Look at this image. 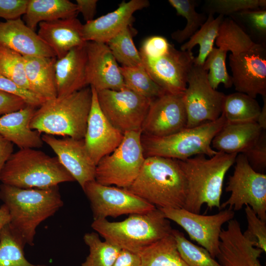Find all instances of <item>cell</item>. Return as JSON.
<instances>
[{"mask_svg": "<svg viewBox=\"0 0 266 266\" xmlns=\"http://www.w3.org/2000/svg\"><path fill=\"white\" fill-rule=\"evenodd\" d=\"M87 59L86 44L57 59L55 70L57 97L69 95L87 86Z\"/></svg>", "mask_w": 266, "mask_h": 266, "instance_id": "obj_24", "label": "cell"}, {"mask_svg": "<svg viewBox=\"0 0 266 266\" xmlns=\"http://www.w3.org/2000/svg\"><path fill=\"white\" fill-rule=\"evenodd\" d=\"M76 3L68 0H29L23 21L35 31L42 22L76 17Z\"/></svg>", "mask_w": 266, "mask_h": 266, "instance_id": "obj_28", "label": "cell"}, {"mask_svg": "<svg viewBox=\"0 0 266 266\" xmlns=\"http://www.w3.org/2000/svg\"><path fill=\"white\" fill-rule=\"evenodd\" d=\"M141 130L124 133L123 139L117 148L97 164L96 182L125 189L132 184L145 159L141 143Z\"/></svg>", "mask_w": 266, "mask_h": 266, "instance_id": "obj_9", "label": "cell"}, {"mask_svg": "<svg viewBox=\"0 0 266 266\" xmlns=\"http://www.w3.org/2000/svg\"><path fill=\"white\" fill-rule=\"evenodd\" d=\"M127 189L158 208H182L186 182L177 160L150 157Z\"/></svg>", "mask_w": 266, "mask_h": 266, "instance_id": "obj_4", "label": "cell"}, {"mask_svg": "<svg viewBox=\"0 0 266 266\" xmlns=\"http://www.w3.org/2000/svg\"><path fill=\"white\" fill-rule=\"evenodd\" d=\"M227 52L214 47L209 54L202 67L208 71L207 79L211 86L216 90L220 83L226 88L233 86L232 77L227 71L226 59Z\"/></svg>", "mask_w": 266, "mask_h": 266, "instance_id": "obj_39", "label": "cell"}, {"mask_svg": "<svg viewBox=\"0 0 266 266\" xmlns=\"http://www.w3.org/2000/svg\"><path fill=\"white\" fill-rule=\"evenodd\" d=\"M100 108L109 122L123 134L141 130L152 100L125 88L97 91Z\"/></svg>", "mask_w": 266, "mask_h": 266, "instance_id": "obj_12", "label": "cell"}, {"mask_svg": "<svg viewBox=\"0 0 266 266\" xmlns=\"http://www.w3.org/2000/svg\"><path fill=\"white\" fill-rule=\"evenodd\" d=\"M263 130L257 122H226L213 138L211 147L217 152L243 154L257 141Z\"/></svg>", "mask_w": 266, "mask_h": 266, "instance_id": "obj_26", "label": "cell"}, {"mask_svg": "<svg viewBox=\"0 0 266 266\" xmlns=\"http://www.w3.org/2000/svg\"><path fill=\"white\" fill-rule=\"evenodd\" d=\"M237 155L217 152L209 158L199 155L177 160L186 182L183 208L199 214L206 204L210 209H220L225 175L234 164Z\"/></svg>", "mask_w": 266, "mask_h": 266, "instance_id": "obj_3", "label": "cell"}, {"mask_svg": "<svg viewBox=\"0 0 266 266\" xmlns=\"http://www.w3.org/2000/svg\"><path fill=\"white\" fill-rule=\"evenodd\" d=\"M11 217L9 210L4 204L0 206V233L2 229L10 223Z\"/></svg>", "mask_w": 266, "mask_h": 266, "instance_id": "obj_51", "label": "cell"}, {"mask_svg": "<svg viewBox=\"0 0 266 266\" xmlns=\"http://www.w3.org/2000/svg\"><path fill=\"white\" fill-rule=\"evenodd\" d=\"M0 46L23 56L56 57L53 50L21 18L0 22Z\"/></svg>", "mask_w": 266, "mask_h": 266, "instance_id": "obj_22", "label": "cell"}, {"mask_svg": "<svg viewBox=\"0 0 266 266\" xmlns=\"http://www.w3.org/2000/svg\"><path fill=\"white\" fill-rule=\"evenodd\" d=\"M112 266H141L140 255L121 249Z\"/></svg>", "mask_w": 266, "mask_h": 266, "instance_id": "obj_48", "label": "cell"}, {"mask_svg": "<svg viewBox=\"0 0 266 266\" xmlns=\"http://www.w3.org/2000/svg\"><path fill=\"white\" fill-rule=\"evenodd\" d=\"M25 101L15 95L0 91V115H5L23 108Z\"/></svg>", "mask_w": 266, "mask_h": 266, "instance_id": "obj_47", "label": "cell"}, {"mask_svg": "<svg viewBox=\"0 0 266 266\" xmlns=\"http://www.w3.org/2000/svg\"><path fill=\"white\" fill-rule=\"evenodd\" d=\"M233 175L229 177L226 191L229 198L221 203L220 209L229 207L233 211L249 206L259 218L266 221V174L254 170L244 154H237Z\"/></svg>", "mask_w": 266, "mask_h": 266, "instance_id": "obj_10", "label": "cell"}, {"mask_svg": "<svg viewBox=\"0 0 266 266\" xmlns=\"http://www.w3.org/2000/svg\"><path fill=\"white\" fill-rule=\"evenodd\" d=\"M171 233L178 252L188 266H222L206 249L192 243L182 232L172 229Z\"/></svg>", "mask_w": 266, "mask_h": 266, "instance_id": "obj_37", "label": "cell"}, {"mask_svg": "<svg viewBox=\"0 0 266 266\" xmlns=\"http://www.w3.org/2000/svg\"><path fill=\"white\" fill-rule=\"evenodd\" d=\"M92 100L90 86L45 101L36 109L30 128L40 133L84 139Z\"/></svg>", "mask_w": 266, "mask_h": 266, "instance_id": "obj_5", "label": "cell"}, {"mask_svg": "<svg viewBox=\"0 0 266 266\" xmlns=\"http://www.w3.org/2000/svg\"><path fill=\"white\" fill-rule=\"evenodd\" d=\"M29 0H0V17L6 21L21 18L26 11Z\"/></svg>", "mask_w": 266, "mask_h": 266, "instance_id": "obj_46", "label": "cell"}, {"mask_svg": "<svg viewBox=\"0 0 266 266\" xmlns=\"http://www.w3.org/2000/svg\"><path fill=\"white\" fill-rule=\"evenodd\" d=\"M263 105L261 107L260 113L258 116L257 123L263 130L266 129V96L263 97Z\"/></svg>", "mask_w": 266, "mask_h": 266, "instance_id": "obj_52", "label": "cell"}, {"mask_svg": "<svg viewBox=\"0 0 266 266\" xmlns=\"http://www.w3.org/2000/svg\"><path fill=\"white\" fill-rule=\"evenodd\" d=\"M24 247L9 224L6 225L0 233V266H48L30 263L25 257Z\"/></svg>", "mask_w": 266, "mask_h": 266, "instance_id": "obj_34", "label": "cell"}, {"mask_svg": "<svg viewBox=\"0 0 266 266\" xmlns=\"http://www.w3.org/2000/svg\"><path fill=\"white\" fill-rule=\"evenodd\" d=\"M92 229L105 240L139 254L144 248L171 234L170 221L158 208L146 213L130 215L119 222L94 220Z\"/></svg>", "mask_w": 266, "mask_h": 266, "instance_id": "obj_6", "label": "cell"}, {"mask_svg": "<svg viewBox=\"0 0 266 266\" xmlns=\"http://www.w3.org/2000/svg\"><path fill=\"white\" fill-rule=\"evenodd\" d=\"M36 108L27 104L19 110L2 115L0 117V135L20 149L41 147L43 141L40 133L30 126Z\"/></svg>", "mask_w": 266, "mask_h": 266, "instance_id": "obj_25", "label": "cell"}, {"mask_svg": "<svg viewBox=\"0 0 266 266\" xmlns=\"http://www.w3.org/2000/svg\"><path fill=\"white\" fill-rule=\"evenodd\" d=\"M222 113L216 120L199 126L185 128L164 136L141 134V143L145 158L160 157L183 160L199 155L212 157L217 152L211 147V142L226 124Z\"/></svg>", "mask_w": 266, "mask_h": 266, "instance_id": "obj_8", "label": "cell"}, {"mask_svg": "<svg viewBox=\"0 0 266 266\" xmlns=\"http://www.w3.org/2000/svg\"><path fill=\"white\" fill-rule=\"evenodd\" d=\"M0 74L33 92L27 78L23 56L2 46H0Z\"/></svg>", "mask_w": 266, "mask_h": 266, "instance_id": "obj_38", "label": "cell"}, {"mask_svg": "<svg viewBox=\"0 0 266 266\" xmlns=\"http://www.w3.org/2000/svg\"><path fill=\"white\" fill-rule=\"evenodd\" d=\"M169 4L175 9L178 15L184 17L187 23L182 30L171 33V38L178 43L189 39L204 24L207 17L204 14L196 10L197 2L194 0H169Z\"/></svg>", "mask_w": 266, "mask_h": 266, "instance_id": "obj_35", "label": "cell"}, {"mask_svg": "<svg viewBox=\"0 0 266 266\" xmlns=\"http://www.w3.org/2000/svg\"><path fill=\"white\" fill-rule=\"evenodd\" d=\"M83 240L89 253L81 266H112L121 250L106 240L102 241L96 232L85 233Z\"/></svg>", "mask_w": 266, "mask_h": 266, "instance_id": "obj_33", "label": "cell"}, {"mask_svg": "<svg viewBox=\"0 0 266 266\" xmlns=\"http://www.w3.org/2000/svg\"><path fill=\"white\" fill-rule=\"evenodd\" d=\"M38 25V35L53 50L57 59L86 43L83 25L76 17L42 22Z\"/></svg>", "mask_w": 266, "mask_h": 266, "instance_id": "obj_23", "label": "cell"}, {"mask_svg": "<svg viewBox=\"0 0 266 266\" xmlns=\"http://www.w3.org/2000/svg\"><path fill=\"white\" fill-rule=\"evenodd\" d=\"M41 137L82 189L88 182L95 180L96 165L87 152L84 139L70 137L60 139L46 134Z\"/></svg>", "mask_w": 266, "mask_h": 266, "instance_id": "obj_19", "label": "cell"}, {"mask_svg": "<svg viewBox=\"0 0 266 266\" xmlns=\"http://www.w3.org/2000/svg\"><path fill=\"white\" fill-rule=\"evenodd\" d=\"M187 123L183 94L166 93L151 101L141 132L147 135L164 136L186 128Z\"/></svg>", "mask_w": 266, "mask_h": 266, "instance_id": "obj_16", "label": "cell"}, {"mask_svg": "<svg viewBox=\"0 0 266 266\" xmlns=\"http://www.w3.org/2000/svg\"><path fill=\"white\" fill-rule=\"evenodd\" d=\"M97 0H76L78 13L83 16L86 23L94 20L96 11Z\"/></svg>", "mask_w": 266, "mask_h": 266, "instance_id": "obj_49", "label": "cell"}, {"mask_svg": "<svg viewBox=\"0 0 266 266\" xmlns=\"http://www.w3.org/2000/svg\"><path fill=\"white\" fill-rule=\"evenodd\" d=\"M130 26L126 27L106 43L121 66H135L143 65L140 53L133 41Z\"/></svg>", "mask_w": 266, "mask_h": 266, "instance_id": "obj_36", "label": "cell"}, {"mask_svg": "<svg viewBox=\"0 0 266 266\" xmlns=\"http://www.w3.org/2000/svg\"><path fill=\"white\" fill-rule=\"evenodd\" d=\"M206 9L208 13H217L223 16L232 15L247 10L266 9V0H209L206 2Z\"/></svg>", "mask_w": 266, "mask_h": 266, "instance_id": "obj_41", "label": "cell"}, {"mask_svg": "<svg viewBox=\"0 0 266 266\" xmlns=\"http://www.w3.org/2000/svg\"><path fill=\"white\" fill-rule=\"evenodd\" d=\"M13 153V144L0 135V174L2 169Z\"/></svg>", "mask_w": 266, "mask_h": 266, "instance_id": "obj_50", "label": "cell"}, {"mask_svg": "<svg viewBox=\"0 0 266 266\" xmlns=\"http://www.w3.org/2000/svg\"><path fill=\"white\" fill-rule=\"evenodd\" d=\"M251 167L263 173L266 168V132L263 130L254 144L243 153Z\"/></svg>", "mask_w": 266, "mask_h": 266, "instance_id": "obj_44", "label": "cell"}, {"mask_svg": "<svg viewBox=\"0 0 266 266\" xmlns=\"http://www.w3.org/2000/svg\"><path fill=\"white\" fill-rule=\"evenodd\" d=\"M0 91L21 98L28 105L39 107L45 100L28 90L24 89L11 80L0 74Z\"/></svg>", "mask_w": 266, "mask_h": 266, "instance_id": "obj_45", "label": "cell"}, {"mask_svg": "<svg viewBox=\"0 0 266 266\" xmlns=\"http://www.w3.org/2000/svg\"><path fill=\"white\" fill-rule=\"evenodd\" d=\"M147 0L122 1L118 7L83 25V35L85 41L106 43L124 29L131 24L133 13L148 7Z\"/></svg>", "mask_w": 266, "mask_h": 266, "instance_id": "obj_21", "label": "cell"}, {"mask_svg": "<svg viewBox=\"0 0 266 266\" xmlns=\"http://www.w3.org/2000/svg\"><path fill=\"white\" fill-rule=\"evenodd\" d=\"M86 85L96 91L126 87L120 66L106 43L87 41Z\"/></svg>", "mask_w": 266, "mask_h": 266, "instance_id": "obj_17", "label": "cell"}, {"mask_svg": "<svg viewBox=\"0 0 266 266\" xmlns=\"http://www.w3.org/2000/svg\"><path fill=\"white\" fill-rule=\"evenodd\" d=\"M82 189L90 201L94 220L144 213L157 208L127 189L103 185L95 180Z\"/></svg>", "mask_w": 266, "mask_h": 266, "instance_id": "obj_13", "label": "cell"}, {"mask_svg": "<svg viewBox=\"0 0 266 266\" xmlns=\"http://www.w3.org/2000/svg\"><path fill=\"white\" fill-rule=\"evenodd\" d=\"M245 213L247 223L246 231L242 232L244 237L254 246L266 252V221L261 220L252 208L246 205Z\"/></svg>", "mask_w": 266, "mask_h": 266, "instance_id": "obj_42", "label": "cell"}, {"mask_svg": "<svg viewBox=\"0 0 266 266\" xmlns=\"http://www.w3.org/2000/svg\"><path fill=\"white\" fill-rule=\"evenodd\" d=\"M127 88L147 99L153 100L166 92L151 78L142 65L120 66Z\"/></svg>", "mask_w": 266, "mask_h": 266, "instance_id": "obj_32", "label": "cell"}, {"mask_svg": "<svg viewBox=\"0 0 266 266\" xmlns=\"http://www.w3.org/2000/svg\"><path fill=\"white\" fill-rule=\"evenodd\" d=\"M170 46L166 38L159 35L152 36L144 40L139 52L141 59L155 60L167 54Z\"/></svg>", "mask_w": 266, "mask_h": 266, "instance_id": "obj_43", "label": "cell"}, {"mask_svg": "<svg viewBox=\"0 0 266 266\" xmlns=\"http://www.w3.org/2000/svg\"><path fill=\"white\" fill-rule=\"evenodd\" d=\"M194 59L192 51L178 50L171 44L164 56L155 60L142 59V61L151 78L166 93L182 95L186 89Z\"/></svg>", "mask_w": 266, "mask_h": 266, "instance_id": "obj_15", "label": "cell"}, {"mask_svg": "<svg viewBox=\"0 0 266 266\" xmlns=\"http://www.w3.org/2000/svg\"><path fill=\"white\" fill-rule=\"evenodd\" d=\"M227 223L220 235L219 263L222 266H264L259 260L263 251L244 237L239 222L233 219Z\"/></svg>", "mask_w": 266, "mask_h": 266, "instance_id": "obj_20", "label": "cell"}, {"mask_svg": "<svg viewBox=\"0 0 266 266\" xmlns=\"http://www.w3.org/2000/svg\"><path fill=\"white\" fill-rule=\"evenodd\" d=\"M0 199L9 210L11 230L25 246L34 245L38 226L64 205L59 186L24 189L1 183Z\"/></svg>", "mask_w": 266, "mask_h": 266, "instance_id": "obj_2", "label": "cell"}, {"mask_svg": "<svg viewBox=\"0 0 266 266\" xmlns=\"http://www.w3.org/2000/svg\"><path fill=\"white\" fill-rule=\"evenodd\" d=\"M23 58L32 91L45 100L56 98L55 64L57 58L26 56Z\"/></svg>", "mask_w": 266, "mask_h": 266, "instance_id": "obj_27", "label": "cell"}, {"mask_svg": "<svg viewBox=\"0 0 266 266\" xmlns=\"http://www.w3.org/2000/svg\"><path fill=\"white\" fill-rule=\"evenodd\" d=\"M91 87L92 104L84 140L89 156L97 166L102 158L117 148L123 139L124 134L103 114L99 105L97 91Z\"/></svg>", "mask_w": 266, "mask_h": 266, "instance_id": "obj_18", "label": "cell"}, {"mask_svg": "<svg viewBox=\"0 0 266 266\" xmlns=\"http://www.w3.org/2000/svg\"><path fill=\"white\" fill-rule=\"evenodd\" d=\"M224 19L223 15L215 18L214 14L208 13L202 26L180 47L181 51H192L194 47L199 45L198 55L195 57L194 65L203 66L209 54L214 48V43L218 36L221 24Z\"/></svg>", "mask_w": 266, "mask_h": 266, "instance_id": "obj_29", "label": "cell"}, {"mask_svg": "<svg viewBox=\"0 0 266 266\" xmlns=\"http://www.w3.org/2000/svg\"><path fill=\"white\" fill-rule=\"evenodd\" d=\"M218 48L230 51L229 66L237 92L256 99L266 96V47L254 42L232 18L224 19L215 40Z\"/></svg>", "mask_w": 266, "mask_h": 266, "instance_id": "obj_1", "label": "cell"}, {"mask_svg": "<svg viewBox=\"0 0 266 266\" xmlns=\"http://www.w3.org/2000/svg\"><path fill=\"white\" fill-rule=\"evenodd\" d=\"M74 181L57 157L34 148L13 153L0 174L1 183L24 189H46Z\"/></svg>", "mask_w": 266, "mask_h": 266, "instance_id": "obj_7", "label": "cell"}, {"mask_svg": "<svg viewBox=\"0 0 266 266\" xmlns=\"http://www.w3.org/2000/svg\"><path fill=\"white\" fill-rule=\"evenodd\" d=\"M233 20L251 38H257L259 43L265 44L266 38V10L264 9H247L232 15Z\"/></svg>", "mask_w": 266, "mask_h": 266, "instance_id": "obj_40", "label": "cell"}, {"mask_svg": "<svg viewBox=\"0 0 266 266\" xmlns=\"http://www.w3.org/2000/svg\"><path fill=\"white\" fill-rule=\"evenodd\" d=\"M165 217L182 227L192 240L206 249L214 258L219 252L223 225L233 219L234 211L224 209L210 215H201L182 208H159Z\"/></svg>", "mask_w": 266, "mask_h": 266, "instance_id": "obj_14", "label": "cell"}, {"mask_svg": "<svg viewBox=\"0 0 266 266\" xmlns=\"http://www.w3.org/2000/svg\"><path fill=\"white\" fill-rule=\"evenodd\" d=\"M208 71L193 65L188 76L183 94L187 113L186 128L212 122L221 115L226 95L214 89L207 79Z\"/></svg>", "mask_w": 266, "mask_h": 266, "instance_id": "obj_11", "label": "cell"}, {"mask_svg": "<svg viewBox=\"0 0 266 266\" xmlns=\"http://www.w3.org/2000/svg\"><path fill=\"white\" fill-rule=\"evenodd\" d=\"M139 254L141 266H188L172 233L144 248Z\"/></svg>", "mask_w": 266, "mask_h": 266, "instance_id": "obj_30", "label": "cell"}, {"mask_svg": "<svg viewBox=\"0 0 266 266\" xmlns=\"http://www.w3.org/2000/svg\"><path fill=\"white\" fill-rule=\"evenodd\" d=\"M261 110L255 99L236 92L226 95L222 113L227 123L257 122Z\"/></svg>", "mask_w": 266, "mask_h": 266, "instance_id": "obj_31", "label": "cell"}]
</instances>
